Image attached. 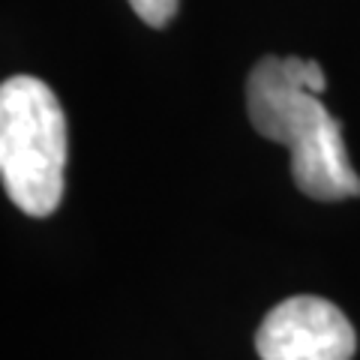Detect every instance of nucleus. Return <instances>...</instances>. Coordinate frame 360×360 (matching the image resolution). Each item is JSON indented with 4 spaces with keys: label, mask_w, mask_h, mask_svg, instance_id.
Returning a JSON list of instances; mask_svg holds the SVG:
<instances>
[{
    "label": "nucleus",
    "mask_w": 360,
    "mask_h": 360,
    "mask_svg": "<svg viewBox=\"0 0 360 360\" xmlns=\"http://www.w3.org/2000/svg\"><path fill=\"white\" fill-rule=\"evenodd\" d=\"M328 78L315 60L264 58L246 82L252 127L291 150V174L300 193L319 201L360 195V177L348 160L342 127L321 105Z\"/></svg>",
    "instance_id": "nucleus-1"
},
{
    "label": "nucleus",
    "mask_w": 360,
    "mask_h": 360,
    "mask_svg": "<svg viewBox=\"0 0 360 360\" xmlns=\"http://www.w3.org/2000/svg\"><path fill=\"white\" fill-rule=\"evenodd\" d=\"M66 117L51 87L13 75L0 87V177L27 217H51L63 198Z\"/></svg>",
    "instance_id": "nucleus-2"
},
{
    "label": "nucleus",
    "mask_w": 360,
    "mask_h": 360,
    "mask_svg": "<svg viewBox=\"0 0 360 360\" xmlns=\"http://www.w3.org/2000/svg\"><path fill=\"white\" fill-rule=\"evenodd\" d=\"M262 360H352L354 328L324 297H288L267 312L255 333Z\"/></svg>",
    "instance_id": "nucleus-3"
},
{
    "label": "nucleus",
    "mask_w": 360,
    "mask_h": 360,
    "mask_svg": "<svg viewBox=\"0 0 360 360\" xmlns=\"http://www.w3.org/2000/svg\"><path fill=\"white\" fill-rule=\"evenodd\" d=\"M129 6L139 13V18L150 27H165L174 18L180 0H129Z\"/></svg>",
    "instance_id": "nucleus-4"
}]
</instances>
